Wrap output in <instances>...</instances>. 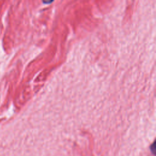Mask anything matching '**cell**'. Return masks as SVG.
Returning a JSON list of instances; mask_svg holds the SVG:
<instances>
[{
	"label": "cell",
	"mask_w": 156,
	"mask_h": 156,
	"mask_svg": "<svg viewBox=\"0 0 156 156\" xmlns=\"http://www.w3.org/2000/svg\"><path fill=\"white\" fill-rule=\"evenodd\" d=\"M151 151L152 152V153L154 154L155 152V142L153 143V144L151 146Z\"/></svg>",
	"instance_id": "6da1fadb"
}]
</instances>
